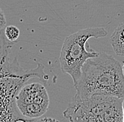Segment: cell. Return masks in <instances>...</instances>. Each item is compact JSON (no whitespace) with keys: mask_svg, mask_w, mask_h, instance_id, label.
Wrapping results in <instances>:
<instances>
[{"mask_svg":"<svg viewBox=\"0 0 124 122\" xmlns=\"http://www.w3.org/2000/svg\"><path fill=\"white\" fill-rule=\"evenodd\" d=\"M7 25V19L6 16L2 11V9L0 8V30L3 29Z\"/></svg>","mask_w":124,"mask_h":122,"instance_id":"cell-10","label":"cell"},{"mask_svg":"<svg viewBox=\"0 0 124 122\" xmlns=\"http://www.w3.org/2000/svg\"><path fill=\"white\" fill-rule=\"evenodd\" d=\"M27 122H60L54 118L52 117H39L37 119L28 120Z\"/></svg>","mask_w":124,"mask_h":122,"instance_id":"cell-9","label":"cell"},{"mask_svg":"<svg viewBox=\"0 0 124 122\" xmlns=\"http://www.w3.org/2000/svg\"><path fill=\"white\" fill-rule=\"evenodd\" d=\"M110 44L117 55L124 57V23H121L113 32Z\"/></svg>","mask_w":124,"mask_h":122,"instance_id":"cell-6","label":"cell"},{"mask_svg":"<svg viewBox=\"0 0 124 122\" xmlns=\"http://www.w3.org/2000/svg\"><path fill=\"white\" fill-rule=\"evenodd\" d=\"M122 102V98L110 95L85 100L74 96L63 115L70 122H123Z\"/></svg>","mask_w":124,"mask_h":122,"instance_id":"cell-2","label":"cell"},{"mask_svg":"<svg viewBox=\"0 0 124 122\" xmlns=\"http://www.w3.org/2000/svg\"><path fill=\"white\" fill-rule=\"evenodd\" d=\"M0 32L7 41L14 44L17 43V39L20 36L19 29L14 25H6L3 29L0 30Z\"/></svg>","mask_w":124,"mask_h":122,"instance_id":"cell-7","label":"cell"},{"mask_svg":"<svg viewBox=\"0 0 124 122\" xmlns=\"http://www.w3.org/2000/svg\"><path fill=\"white\" fill-rule=\"evenodd\" d=\"M107 34V31L103 27H89L78 31L65 39L59 55L61 69L62 72L71 76L74 86L80 77L81 69L85 61L100 54L90 47L88 40L105 37Z\"/></svg>","mask_w":124,"mask_h":122,"instance_id":"cell-3","label":"cell"},{"mask_svg":"<svg viewBox=\"0 0 124 122\" xmlns=\"http://www.w3.org/2000/svg\"><path fill=\"white\" fill-rule=\"evenodd\" d=\"M74 95L80 100L93 95H104L124 98V75L121 63L105 53L85 61L81 75L75 86Z\"/></svg>","mask_w":124,"mask_h":122,"instance_id":"cell-1","label":"cell"},{"mask_svg":"<svg viewBox=\"0 0 124 122\" xmlns=\"http://www.w3.org/2000/svg\"><path fill=\"white\" fill-rule=\"evenodd\" d=\"M10 52L6 51V50H0V55H9ZM44 65L38 63V67L35 69H33L32 70L34 71L35 74V77H38L39 79H40L41 80H42V82L44 84H46L47 83V80L49 79V76H47V75H46L44 72Z\"/></svg>","mask_w":124,"mask_h":122,"instance_id":"cell-8","label":"cell"},{"mask_svg":"<svg viewBox=\"0 0 124 122\" xmlns=\"http://www.w3.org/2000/svg\"><path fill=\"white\" fill-rule=\"evenodd\" d=\"M122 112H123V122H124V98L122 102Z\"/></svg>","mask_w":124,"mask_h":122,"instance_id":"cell-11","label":"cell"},{"mask_svg":"<svg viewBox=\"0 0 124 122\" xmlns=\"http://www.w3.org/2000/svg\"><path fill=\"white\" fill-rule=\"evenodd\" d=\"M15 103L17 110L25 119L41 117L49 105L46 87L39 82L24 84L16 95Z\"/></svg>","mask_w":124,"mask_h":122,"instance_id":"cell-5","label":"cell"},{"mask_svg":"<svg viewBox=\"0 0 124 122\" xmlns=\"http://www.w3.org/2000/svg\"><path fill=\"white\" fill-rule=\"evenodd\" d=\"M25 84V80L12 69L0 66V122H26L16 106L15 97Z\"/></svg>","mask_w":124,"mask_h":122,"instance_id":"cell-4","label":"cell"},{"mask_svg":"<svg viewBox=\"0 0 124 122\" xmlns=\"http://www.w3.org/2000/svg\"><path fill=\"white\" fill-rule=\"evenodd\" d=\"M122 71H123V74H124V62L123 66H122Z\"/></svg>","mask_w":124,"mask_h":122,"instance_id":"cell-12","label":"cell"}]
</instances>
